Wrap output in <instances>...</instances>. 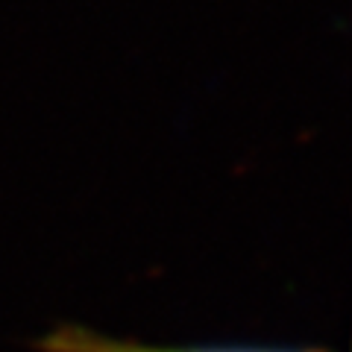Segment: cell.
Here are the masks:
<instances>
[{
    "label": "cell",
    "instance_id": "1",
    "mask_svg": "<svg viewBox=\"0 0 352 352\" xmlns=\"http://www.w3.org/2000/svg\"><path fill=\"white\" fill-rule=\"evenodd\" d=\"M36 352H329L320 346H261V344H147L115 338L82 323H59L32 340Z\"/></svg>",
    "mask_w": 352,
    "mask_h": 352
}]
</instances>
